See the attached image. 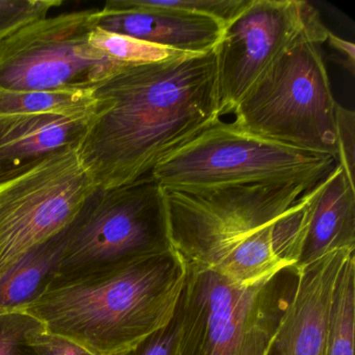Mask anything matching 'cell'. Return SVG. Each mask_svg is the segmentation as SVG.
Returning <instances> with one entry per match:
<instances>
[{
	"label": "cell",
	"mask_w": 355,
	"mask_h": 355,
	"mask_svg": "<svg viewBox=\"0 0 355 355\" xmlns=\"http://www.w3.org/2000/svg\"><path fill=\"white\" fill-rule=\"evenodd\" d=\"M107 107V101L97 99L93 91L15 92L0 89V115L49 114L92 120Z\"/></svg>",
	"instance_id": "2e32d148"
},
{
	"label": "cell",
	"mask_w": 355,
	"mask_h": 355,
	"mask_svg": "<svg viewBox=\"0 0 355 355\" xmlns=\"http://www.w3.org/2000/svg\"><path fill=\"white\" fill-rule=\"evenodd\" d=\"M336 163L332 155L270 140L219 118L159 162L149 175L162 187L174 188L319 182Z\"/></svg>",
	"instance_id": "52a82bcc"
},
{
	"label": "cell",
	"mask_w": 355,
	"mask_h": 355,
	"mask_svg": "<svg viewBox=\"0 0 355 355\" xmlns=\"http://www.w3.org/2000/svg\"><path fill=\"white\" fill-rule=\"evenodd\" d=\"M62 5V0H0V42Z\"/></svg>",
	"instance_id": "d6986e66"
},
{
	"label": "cell",
	"mask_w": 355,
	"mask_h": 355,
	"mask_svg": "<svg viewBox=\"0 0 355 355\" xmlns=\"http://www.w3.org/2000/svg\"><path fill=\"white\" fill-rule=\"evenodd\" d=\"M336 162L344 169L347 180L354 186L355 113L336 103L334 113Z\"/></svg>",
	"instance_id": "7402d4cb"
},
{
	"label": "cell",
	"mask_w": 355,
	"mask_h": 355,
	"mask_svg": "<svg viewBox=\"0 0 355 355\" xmlns=\"http://www.w3.org/2000/svg\"><path fill=\"white\" fill-rule=\"evenodd\" d=\"M336 103L320 44L304 39L255 83L232 113V122L257 136L336 159Z\"/></svg>",
	"instance_id": "8992f818"
},
{
	"label": "cell",
	"mask_w": 355,
	"mask_h": 355,
	"mask_svg": "<svg viewBox=\"0 0 355 355\" xmlns=\"http://www.w3.org/2000/svg\"><path fill=\"white\" fill-rule=\"evenodd\" d=\"M174 355H265L298 282L284 268L250 286L186 265Z\"/></svg>",
	"instance_id": "277c9868"
},
{
	"label": "cell",
	"mask_w": 355,
	"mask_h": 355,
	"mask_svg": "<svg viewBox=\"0 0 355 355\" xmlns=\"http://www.w3.org/2000/svg\"><path fill=\"white\" fill-rule=\"evenodd\" d=\"M43 325L24 311L0 315V355H37L28 343L32 332Z\"/></svg>",
	"instance_id": "ffe728a7"
},
{
	"label": "cell",
	"mask_w": 355,
	"mask_h": 355,
	"mask_svg": "<svg viewBox=\"0 0 355 355\" xmlns=\"http://www.w3.org/2000/svg\"><path fill=\"white\" fill-rule=\"evenodd\" d=\"M176 336L178 318L175 313L167 327L155 332L123 355H174Z\"/></svg>",
	"instance_id": "cb8c5ba5"
},
{
	"label": "cell",
	"mask_w": 355,
	"mask_h": 355,
	"mask_svg": "<svg viewBox=\"0 0 355 355\" xmlns=\"http://www.w3.org/2000/svg\"><path fill=\"white\" fill-rule=\"evenodd\" d=\"M186 277L171 249L51 282L20 311L93 355H123L169 325Z\"/></svg>",
	"instance_id": "3957f363"
},
{
	"label": "cell",
	"mask_w": 355,
	"mask_h": 355,
	"mask_svg": "<svg viewBox=\"0 0 355 355\" xmlns=\"http://www.w3.org/2000/svg\"><path fill=\"white\" fill-rule=\"evenodd\" d=\"M89 42L94 49L103 51L116 61L121 62L126 65L157 63L190 55L163 49L130 37L105 32L98 28H94L91 33Z\"/></svg>",
	"instance_id": "ac0fdd59"
},
{
	"label": "cell",
	"mask_w": 355,
	"mask_h": 355,
	"mask_svg": "<svg viewBox=\"0 0 355 355\" xmlns=\"http://www.w3.org/2000/svg\"><path fill=\"white\" fill-rule=\"evenodd\" d=\"M354 322L355 254L350 252L334 284L324 355H354Z\"/></svg>",
	"instance_id": "e0dca14e"
},
{
	"label": "cell",
	"mask_w": 355,
	"mask_h": 355,
	"mask_svg": "<svg viewBox=\"0 0 355 355\" xmlns=\"http://www.w3.org/2000/svg\"><path fill=\"white\" fill-rule=\"evenodd\" d=\"M96 189L76 149L0 188V279L31 251L63 232Z\"/></svg>",
	"instance_id": "30bf717a"
},
{
	"label": "cell",
	"mask_w": 355,
	"mask_h": 355,
	"mask_svg": "<svg viewBox=\"0 0 355 355\" xmlns=\"http://www.w3.org/2000/svg\"><path fill=\"white\" fill-rule=\"evenodd\" d=\"M93 94L107 107L89 122L76 153L97 188L149 175L220 118L213 51L126 66Z\"/></svg>",
	"instance_id": "6da1fadb"
},
{
	"label": "cell",
	"mask_w": 355,
	"mask_h": 355,
	"mask_svg": "<svg viewBox=\"0 0 355 355\" xmlns=\"http://www.w3.org/2000/svg\"><path fill=\"white\" fill-rule=\"evenodd\" d=\"M53 282L171 250L163 187L150 175L97 188L62 232Z\"/></svg>",
	"instance_id": "5b68a950"
},
{
	"label": "cell",
	"mask_w": 355,
	"mask_h": 355,
	"mask_svg": "<svg viewBox=\"0 0 355 355\" xmlns=\"http://www.w3.org/2000/svg\"><path fill=\"white\" fill-rule=\"evenodd\" d=\"M97 28L190 55L214 51L223 24L209 16L153 5L151 0H111L99 10Z\"/></svg>",
	"instance_id": "8fae6325"
},
{
	"label": "cell",
	"mask_w": 355,
	"mask_h": 355,
	"mask_svg": "<svg viewBox=\"0 0 355 355\" xmlns=\"http://www.w3.org/2000/svg\"><path fill=\"white\" fill-rule=\"evenodd\" d=\"M336 250L355 251V187L338 163L320 182L295 267Z\"/></svg>",
	"instance_id": "5bb4252c"
},
{
	"label": "cell",
	"mask_w": 355,
	"mask_h": 355,
	"mask_svg": "<svg viewBox=\"0 0 355 355\" xmlns=\"http://www.w3.org/2000/svg\"><path fill=\"white\" fill-rule=\"evenodd\" d=\"M151 3L159 8L209 16L224 26L248 5L249 0H151Z\"/></svg>",
	"instance_id": "44dd1931"
},
{
	"label": "cell",
	"mask_w": 355,
	"mask_h": 355,
	"mask_svg": "<svg viewBox=\"0 0 355 355\" xmlns=\"http://www.w3.org/2000/svg\"><path fill=\"white\" fill-rule=\"evenodd\" d=\"M63 250L62 232L31 251L0 279V315L20 311L53 282Z\"/></svg>",
	"instance_id": "9a60e30c"
},
{
	"label": "cell",
	"mask_w": 355,
	"mask_h": 355,
	"mask_svg": "<svg viewBox=\"0 0 355 355\" xmlns=\"http://www.w3.org/2000/svg\"><path fill=\"white\" fill-rule=\"evenodd\" d=\"M353 250H336L299 270L294 297L265 355H324L336 277Z\"/></svg>",
	"instance_id": "7c38bea8"
},
{
	"label": "cell",
	"mask_w": 355,
	"mask_h": 355,
	"mask_svg": "<svg viewBox=\"0 0 355 355\" xmlns=\"http://www.w3.org/2000/svg\"><path fill=\"white\" fill-rule=\"evenodd\" d=\"M319 12L301 0H249L214 49L218 114H232L263 74L299 41L327 40Z\"/></svg>",
	"instance_id": "9c48e42d"
},
{
	"label": "cell",
	"mask_w": 355,
	"mask_h": 355,
	"mask_svg": "<svg viewBox=\"0 0 355 355\" xmlns=\"http://www.w3.org/2000/svg\"><path fill=\"white\" fill-rule=\"evenodd\" d=\"M28 343L37 355H93L76 343L47 331L44 326L30 334Z\"/></svg>",
	"instance_id": "603a6c76"
},
{
	"label": "cell",
	"mask_w": 355,
	"mask_h": 355,
	"mask_svg": "<svg viewBox=\"0 0 355 355\" xmlns=\"http://www.w3.org/2000/svg\"><path fill=\"white\" fill-rule=\"evenodd\" d=\"M99 10L72 12L28 24L0 42V89L94 91L126 64L94 49L89 37Z\"/></svg>",
	"instance_id": "ba28073f"
},
{
	"label": "cell",
	"mask_w": 355,
	"mask_h": 355,
	"mask_svg": "<svg viewBox=\"0 0 355 355\" xmlns=\"http://www.w3.org/2000/svg\"><path fill=\"white\" fill-rule=\"evenodd\" d=\"M321 180L163 187L172 248L236 284L261 282L296 266Z\"/></svg>",
	"instance_id": "7a4b0ae2"
},
{
	"label": "cell",
	"mask_w": 355,
	"mask_h": 355,
	"mask_svg": "<svg viewBox=\"0 0 355 355\" xmlns=\"http://www.w3.org/2000/svg\"><path fill=\"white\" fill-rule=\"evenodd\" d=\"M90 121L49 114L0 115V188L51 157L78 149Z\"/></svg>",
	"instance_id": "4fadbf2b"
},
{
	"label": "cell",
	"mask_w": 355,
	"mask_h": 355,
	"mask_svg": "<svg viewBox=\"0 0 355 355\" xmlns=\"http://www.w3.org/2000/svg\"><path fill=\"white\" fill-rule=\"evenodd\" d=\"M326 42L330 49H334L338 55V62L342 64L351 74L355 71V47L352 42L345 40L336 36L334 33L329 32Z\"/></svg>",
	"instance_id": "d4e9b609"
}]
</instances>
